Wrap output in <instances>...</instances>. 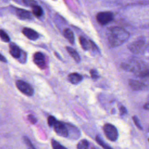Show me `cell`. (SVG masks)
I'll return each mask as SVG.
<instances>
[{
  "label": "cell",
  "instance_id": "12",
  "mask_svg": "<svg viewBox=\"0 0 149 149\" xmlns=\"http://www.w3.org/2000/svg\"><path fill=\"white\" fill-rule=\"evenodd\" d=\"M22 33L30 40H36L39 37L38 33L31 28L24 27L22 30Z\"/></svg>",
  "mask_w": 149,
  "mask_h": 149
},
{
  "label": "cell",
  "instance_id": "4",
  "mask_svg": "<svg viewBox=\"0 0 149 149\" xmlns=\"http://www.w3.org/2000/svg\"><path fill=\"white\" fill-rule=\"evenodd\" d=\"M16 86L17 89L23 94L27 96H31L34 94V89L31 86L23 80H19L16 81Z\"/></svg>",
  "mask_w": 149,
  "mask_h": 149
},
{
  "label": "cell",
  "instance_id": "30",
  "mask_svg": "<svg viewBox=\"0 0 149 149\" xmlns=\"http://www.w3.org/2000/svg\"><path fill=\"white\" fill-rule=\"evenodd\" d=\"M0 61L2 62H7V60L5 58V57L1 54H0Z\"/></svg>",
  "mask_w": 149,
  "mask_h": 149
},
{
  "label": "cell",
  "instance_id": "2",
  "mask_svg": "<svg viewBox=\"0 0 149 149\" xmlns=\"http://www.w3.org/2000/svg\"><path fill=\"white\" fill-rule=\"evenodd\" d=\"M122 69L130 71L140 77H147L148 76V68L147 65L141 61L131 60L121 65Z\"/></svg>",
  "mask_w": 149,
  "mask_h": 149
},
{
  "label": "cell",
  "instance_id": "22",
  "mask_svg": "<svg viewBox=\"0 0 149 149\" xmlns=\"http://www.w3.org/2000/svg\"><path fill=\"white\" fill-rule=\"evenodd\" d=\"M0 38L3 41H4L5 42H9L10 41V38H9V36L3 30H0Z\"/></svg>",
  "mask_w": 149,
  "mask_h": 149
},
{
  "label": "cell",
  "instance_id": "27",
  "mask_svg": "<svg viewBox=\"0 0 149 149\" xmlns=\"http://www.w3.org/2000/svg\"><path fill=\"white\" fill-rule=\"evenodd\" d=\"M132 119H133V122H134L135 125H136L139 129H141H141H142V126H141V125H140V121H139L138 118H137L136 116H133Z\"/></svg>",
  "mask_w": 149,
  "mask_h": 149
},
{
  "label": "cell",
  "instance_id": "18",
  "mask_svg": "<svg viewBox=\"0 0 149 149\" xmlns=\"http://www.w3.org/2000/svg\"><path fill=\"white\" fill-rule=\"evenodd\" d=\"M31 8H32V13L36 17H39L42 16L43 13V11L42 8L40 6H38V5H36L32 6Z\"/></svg>",
  "mask_w": 149,
  "mask_h": 149
},
{
  "label": "cell",
  "instance_id": "1",
  "mask_svg": "<svg viewBox=\"0 0 149 149\" xmlns=\"http://www.w3.org/2000/svg\"><path fill=\"white\" fill-rule=\"evenodd\" d=\"M129 36V33L119 27H110L107 31V40L111 47L120 45L127 40Z\"/></svg>",
  "mask_w": 149,
  "mask_h": 149
},
{
  "label": "cell",
  "instance_id": "17",
  "mask_svg": "<svg viewBox=\"0 0 149 149\" xmlns=\"http://www.w3.org/2000/svg\"><path fill=\"white\" fill-rule=\"evenodd\" d=\"M66 51L69 53V54L71 56V57L76 62H79L80 61V58L78 53L76 50H74L73 48L70 47H66Z\"/></svg>",
  "mask_w": 149,
  "mask_h": 149
},
{
  "label": "cell",
  "instance_id": "24",
  "mask_svg": "<svg viewBox=\"0 0 149 149\" xmlns=\"http://www.w3.org/2000/svg\"><path fill=\"white\" fill-rule=\"evenodd\" d=\"M22 1L24 5L30 7H32L37 5V2L36 0H22Z\"/></svg>",
  "mask_w": 149,
  "mask_h": 149
},
{
  "label": "cell",
  "instance_id": "15",
  "mask_svg": "<svg viewBox=\"0 0 149 149\" xmlns=\"http://www.w3.org/2000/svg\"><path fill=\"white\" fill-rule=\"evenodd\" d=\"M68 80L71 83L73 84H77L81 81L83 77L81 74L77 73H72L69 74Z\"/></svg>",
  "mask_w": 149,
  "mask_h": 149
},
{
  "label": "cell",
  "instance_id": "3",
  "mask_svg": "<svg viewBox=\"0 0 149 149\" xmlns=\"http://www.w3.org/2000/svg\"><path fill=\"white\" fill-rule=\"evenodd\" d=\"M103 130L105 136L111 141H115L118 139V132L115 126L110 123H106L103 126Z\"/></svg>",
  "mask_w": 149,
  "mask_h": 149
},
{
  "label": "cell",
  "instance_id": "11",
  "mask_svg": "<svg viewBox=\"0 0 149 149\" xmlns=\"http://www.w3.org/2000/svg\"><path fill=\"white\" fill-rule=\"evenodd\" d=\"M68 129V137L72 139H77L80 136L79 130L70 123H65Z\"/></svg>",
  "mask_w": 149,
  "mask_h": 149
},
{
  "label": "cell",
  "instance_id": "8",
  "mask_svg": "<svg viewBox=\"0 0 149 149\" xmlns=\"http://www.w3.org/2000/svg\"><path fill=\"white\" fill-rule=\"evenodd\" d=\"M33 62L40 69H44L46 67V61L44 55L41 52H36L33 55Z\"/></svg>",
  "mask_w": 149,
  "mask_h": 149
},
{
  "label": "cell",
  "instance_id": "21",
  "mask_svg": "<svg viewBox=\"0 0 149 149\" xmlns=\"http://www.w3.org/2000/svg\"><path fill=\"white\" fill-rule=\"evenodd\" d=\"M51 145L53 149H67L65 147L59 143L57 141L53 139L51 140Z\"/></svg>",
  "mask_w": 149,
  "mask_h": 149
},
{
  "label": "cell",
  "instance_id": "32",
  "mask_svg": "<svg viewBox=\"0 0 149 149\" xmlns=\"http://www.w3.org/2000/svg\"><path fill=\"white\" fill-rule=\"evenodd\" d=\"M91 149H97V148H94V147H93Z\"/></svg>",
  "mask_w": 149,
  "mask_h": 149
},
{
  "label": "cell",
  "instance_id": "26",
  "mask_svg": "<svg viewBox=\"0 0 149 149\" xmlns=\"http://www.w3.org/2000/svg\"><path fill=\"white\" fill-rule=\"evenodd\" d=\"M56 121V119L54 116L50 115L48 117V123L49 126H52Z\"/></svg>",
  "mask_w": 149,
  "mask_h": 149
},
{
  "label": "cell",
  "instance_id": "19",
  "mask_svg": "<svg viewBox=\"0 0 149 149\" xmlns=\"http://www.w3.org/2000/svg\"><path fill=\"white\" fill-rule=\"evenodd\" d=\"M95 140L97 141V143L100 146H101L103 149H113L112 148H111L108 144H107V143H105V141L100 137V136H96L95 137Z\"/></svg>",
  "mask_w": 149,
  "mask_h": 149
},
{
  "label": "cell",
  "instance_id": "6",
  "mask_svg": "<svg viewBox=\"0 0 149 149\" xmlns=\"http://www.w3.org/2000/svg\"><path fill=\"white\" fill-rule=\"evenodd\" d=\"M9 52L10 55L16 59H21L20 62H24L26 61V55H23L24 52L22 51V49L15 44L11 43L9 45Z\"/></svg>",
  "mask_w": 149,
  "mask_h": 149
},
{
  "label": "cell",
  "instance_id": "7",
  "mask_svg": "<svg viewBox=\"0 0 149 149\" xmlns=\"http://www.w3.org/2000/svg\"><path fill=\"white\" fill-rule=\"evenodd\" d=\"M52 126L58 135L63 137H68V129L65 123L56 120Z\"/></svg>",
  "mask_w": 149,
  "mask_h": 149
},
{
  "label": "cell",
  "instance_id": "28",
  "mask_svg": "<svg viewBox=\"0 0 149 149\" xmlns=\"http://www.w3.org/2000/svg\"><path fill=\"white\" fill-rule=\"evenodd\" d=\"M27 118H28V120H29V122L31 123L34 124V123H36L37 122V119H36V118L34 115L30 114V115H28Z\"/></svg>",
  "mask_w": 149,
  "mask_h": 149
},
{
  "label": "cell",
  "instance_id": "9",
  "mask_svg": "<svg viewBox=\"0 0 149 149\" xmlns=\"http://www.w3.org/2000/svg\"><path fill=\"white\" fill-rule=\"evenodd\" d=\"M146 42L143 40H139L136 41H134L128 47L129 50L135 54L139 53L144 49L145 47Z\"/></svg>",
  "mask_w": 149,
  "mask_h": 149
},
{
  "label": "cell",
  "instance_id": "31",
  "mask_svg": "<svg viewBox=\"0 0 149 149\" xmlns=\"http://www.w3.org/2000/svg\"><path fill=\"white\" fill-rule=\"evenodd\" d=\"M148 103H146V104L144 105V108L146 109V110H148Z\"/></svg>",
  "mask_w": 149,
  "mask_h": 149
},
{
  "label": "cell",
  "instance_id": "13",
  "mask_svg": "<svg viewBox=\"0 0 149 149\" xmlns=\"http://www.w3.org/2000/svg\"><path fill=\"white\" fill-rule=\"evenodd\" d=\"M128 83L130 88L133 90H136V91L143 90L144 88H145L146 86L144 83L136 80H133V79L129 80Z\"/></svg>",
  "mask_w": 149,
  "mask_h": 149
},
{
  "label": "cell",
  "instance_id": "20",
  "mask_svg": "<svg viewBox=\"0 0 149 149\" xmlns=\"http://www.w3.org/2000/svg\"><path fill=\"white\" fill-rule=\"evenodd\" d=\"M88 141L86 139L81 140L77 144V149H88Z\"/></svg>",
  "mask_w": 149,
  "mask_h": 149
},
{
  "label": "cell",
  "instance_id": "23",
  "mask_svg": "<svg viewBox=\"0 0 149 149\" xmlns=\"http://www.w3.org/2000/svg\"><path fill=\"white\" fill-rule=\"evenodd\" d=\"M23 140H24V142L25 143V144L29 147L30 149H36L35 147H34V146L33 145V144L31 143V141L30 140V139L26 137V136H24L23 137Z\"/></svg>",
  "mask_w": 149,
  "mask_h": 149
},
{
  "label": "cell",
  "instance_id": "5",
  "mask_svg": "<svg viewBox=\"0 0 149 149\" xmlns=\"http://www.w3.org/2000/svg\"><path fill=\"white\" fill-rule=\"evenodd\" d=\"M95 17L99 24L106 25L113 20V15L111 12H100L97 14Z\"/></svg>",
  "mask_w": 149,
  "mask_h": 149
},
{
  "label": "cell",
  "instance_id": "14",
  "mask_svg": "<svg viewBox=\"0 0 149 149\" xmlns=\"http://www.w3.org/2000/svg\"><path fill=\"white\" fill-rule=\"evenodd\" d=\"M16 13L17 16L22 19H30L32 18L31 13L29 11L23 9H17Z\"/></svg>",
  "mask_w": 149,
  "mask_h": 149
},
{
  "label": "cell",
  "instance_id": "29",
  "mask_svg": "<svg viewBox=\"0 0 149 149\" xmlns=\"http://www.w3.org/2000/svg\"><path fill=\"white\" fill-rule=\"evenodd\" d=\"M119 111H120V112L121 114H124V113H126V109L125 107L123 106H121L119 108Z\"/></svg>",
  "mask_w": 149,
  "mask_h": 149
},
{
  "label": "cell",
  "instance_id": "10",
  "mask_svg": "<svg viewBox=\"0 0 149 149\" xmlns=\"http://www.w3.org/2000/svg\"><path fill=\"white\" fill-rule=\"evenodd\" d=\"M79 41L82 48L84 50L91 49L93 51H95L97 49V47L93 41L90 40H87L83 36H80L79 37Z\"/></svg>",
  "mask_w": 149,
  "mask_h": 149
},
{
  "label": "cell",
  "instance_id": "25",
  "mask_svg": "<svg viewBox=\"0 0 149 149\" xmlns=\"http://www.w3.org/2000/svg\"><path fill=\"white\" fill-rule=\"evenodd\" d=\"M90 75L92 79H97L99 77V74L98 72L95 69H91L90 72Z\"/></svg>",
  "mask_w": 149,
  "mask_h": 149
},
{
  "label": "cell",
  "instance_id": "16",
  "mask_svg": "<svg viewBox=\"0 0 149 149\" xmlns=\"http://www.w3.org/2000/svg\"><path fill=\"white\" fill-rule=\"evenodd\" d=\"M63 35L71 44H74V36L73 33L71 30H70L69 29H65L63 31Z\"/></svg>",
  "mask_w": 149,
  "mask_h": 149
}]
</instances>
